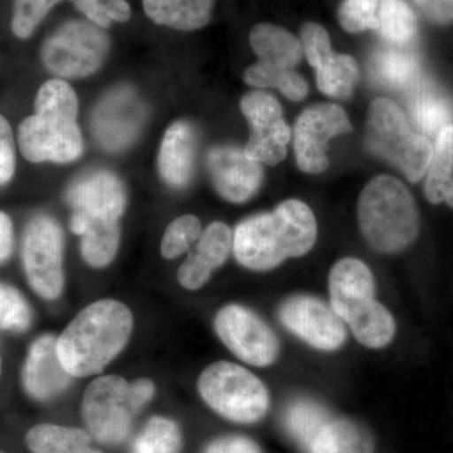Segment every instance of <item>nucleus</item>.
<instances>
[{"label": "nucleus", "mask_w": 453, "mask_h": 453, "mask_svg": "<svg viewBox=\"0 0 453 453\" xmlns=\"http://www.w3.org/2000/svg\"><path fill=\"white\" fill-rule=\"evenodd\" d=\"M316 237L318 223L309 205L288 199L271 213L241 222L234 234V252L249 270L268 271L288 258L306 255Z\"/></svg>", "instance_id": "obj_1"}, {"label": "nucleus", "mask_w": 453, "mask_h": 453, "mask_svg": "<svg viewBox=\"0 0 453 453\" xmlns=\"http://www.w3.org/2000/svg\"><path fill=\"white\" fill-rule=\"evenodd\" d=\"M133 332L130 310L116 300H100L82 310L57 340V353L74 378L96 374L120 354Z\"/></svg>", "instance_id": "obj_2"}, {"label": "nucleus", "mask_w": 453, "mask_h": 453, "mask_svg": "<svg viewBox=\"0 0 453 453\" xmlns=\"http://www.w3.org/2000/svg\"><path fill=\"white\" fill-rule=\"evenodd\" d=\"M35 112L18 129L20 153L31 163L65 164L79 159L83 151L77 125L79 100L64 80L44 82L35 101Z\"/></svg>", "instance_id": "obj_3"}, {"label": "nucleus", "mask_w": 453, "mask_h": 453, "mask_svg": "<svg viewBox=\"0 0 453 453\" xmlns=\"http://www.w3.org/2000/svg\"><path fill=\"white\" fill-rule=\"evenodd\" d=\"M329 291L332 309L360 344L381 349L392 342L395 318L375 299L374 276L365 262L357 258L336 262L329 276Z\"/></svg>", "instance_id": "obj_4"}, {"label": "nucleus", "mask_w": 453, "mask_h": 453, "mask_svg": "<svg viewBox=\"0 0 453 453\" xmlns=\"http://www.w3.org/2000/svg\"><path fill=\"white\" fill-rule=\"evenodd\" d=\"M357 219L366 242L375 251H403L416 241L419 213L407 187L390 175H378L363 189Z\"/></svg>", "instance_id": "obj_5"}, {"label": "nucleus", "mask_w": 453, "mask_h": 453, "mask_svg": "<svg viewBox=\"0 0 453 453\" xmlns=\"http://www.w3.org/2000/svg\"><path fill=\"white\" fill-rule=\"evenodd\" d=\"M366 145L372 153L402 170L412 183L427 174L434 154L427 136L414 133L404 113L388 98H377L369 107Z\"/></svg>", "instance_id": "obj_6"}, {"label": "nucleus", "mask_w": 453, "mask_h": 453, "mask_svg": "<svg viewBox=\"0 0 453 453\" xmlns=\"http://www.w3.org/2000/svg\"><path fill=\"white\" fill-rule=\"evenodd\" d=\"M203 401L232 422H258L266 416L270 395L265 384L241 365L217 362L203 371L198 380Z\"/></svg>", "instance_id": "obj_7"}, {"label": "nucleus", "mask_w": 453, "mask_h": 453, "mask_svg": "<svg viewBox=\"0 0 453 453\" xmlns=\"http://www.w3.org/2000/svg\"><path fill=\"white\" fill-rule=\"evenodd\" d=\"M110 40L101 27L89 20H68L44 42L42 62L62 79L91 76L103 65Z\"/></svg>", "instance_id": "obj_8"}, {"label": "nucleus", "mask_w": 453, "mask_h": 453, "mask_svg": "<svg viewBox=\"0 0 453 453\" xmlns=\"http://www.w3.org/2000/svg\"><path fill=\"white\" fill-rule=\"evenodd\" d=\"M64 232L49 216L35 217L23 237L22 258L33 290L55 300L64 290Z\"/></svg>", "instance_id": "obj_9"}, {"label": "nucleus", "mask_w": 453, "mask_h": 453, "mask_svg": "<svg viewBox=\"0 0 453 453\" xmlns=\"http://www.w3.org/2000/svg\"><path fill=\"white\" fill-rule=\"evenodd\" d=\"M135 416L129 403V384L124 378L106 375L88 384L82 401V417L91 436L115 446L127 437Z\"/></svg>", "instance_id": "obj_10"}, {"label": "nucleus", "mask_w": 453, "mask_h": 453, "mask_svg": "<svg viewBox=\"0 0 453 453\" xmlns=\"http://www.w3.org/2000/svg\"><path fill=\"white\" fill-rule=\"evenodd\" d=\"M214 329L226 348L238 359L255 366L275 363L280 353L279 339L271 327L251 310L228 305L214 319Z\"/></svg>", "instance_id": "obj_11"}, {"label": "nucleus", "mask_w": 453, "mask_h": 453, "mask_svg": "<svg viewBox=\"0 0 453 453\" xmlns=\"http://www.w3.org/2000/svg\"><path fill=\"white\" fill-rule=\"evenodd\" d=\"M351 131L344 110L334 104H320L305 110L294 127L296 162L303 172L319 174L329 166L327 149L334 136Z\"/></svg>", "instance_id": "obj_12"}, {"label": "nucleus", "mask_w": 453, "mask_h": 453, "mask_svg": "<svg viewBox=\"0 0 453 453\" xmlns=\"http://www.w3.org/2000/svg\"><path fill=\"white\" fill-rule=\"evenodd\" d=\"M279 319L288 332L319 350H338L347 342L344 321L314 296L296 295L283 301Z\"/></svg>", "instance_id": "obj_13"}, {"label": "nucleus", "mask_w": 453, "mask_h": 453, "mask_svg": "<svg viewBox=\"0 0 453 453\" xmlns=\"http://www.w3.org/2000/svg\"><path fill=\"white\" fill-rule=\"evenodd\" d=\"M145 109L135 92L119 88L103 98L92 116V130L97 142L110 151L127 148L142 130Z\"/></svg>", "instance_id": "obj_14"}, {"label": "nucleus", "mask_w": 453, "mask_h": 453, "mask_svg": "<svg viewBox=\"0 0 453 453\" xmlns=\"http://www.w3.org/2000/svg\"><path fill=\"white\" fill-rule=\"evenodd\" d=\"M73 219L85 222H119L127 207V190L111 172L97 170L74 181L67 192Z\"/></svg>", "instance_id": "obj_15"}, {"label": "nucleus", "mask_w": 453, "mask_h": 453, "mask_svg": "<svg viewBox=\"0 0 453 453\" xmlns=\"http://www.w3.org/2000/svg\"><path fill=\"white\" fill-rule=\"evenodd\" d=\"M214 188L222 198L244 203L257 193L264 179L261 164L235 146H216L207 157Z\"/></svg>", "instance_id": "obj_16"}, {"label": "nucleus", "mask_w": 453, "mask_h": 453, "mask_svg": "<svg viewBox=\"0 0 453 453\" xmlns=\"http://www.w3.org/2000/svg\"><path fill=\"white\" fill-rule=\"evenodd\" d=\"M232 249L234 235L229 226L222 222L211 223L196 241L195 251L179 267V283L187 290L203 288L213 271L226 264Z\"/></svg>", "instance_id": "obj_17"}, {"label": "nucleus", "mask_w": 453, "mask_h": 453, "mask_svg": "<svg viewBox=\"0 0 453 453\" xmlns=\"http://www.w3.org/2000/svg\"><path fill=\"white\" fill-rule=\"evenodd\" d=\"M22 378L26 392L37 401L55 398L70 387L73 377L61 365L55 336L44 335L33 342Z\"/></svg>", "instance_id": "obj_18"}, {"label": "nucleus", "mask_w": 453, "mask_h": 453, "mask_svg": "<svg viewBox=\"0 0 453 453\" xmlns=\"http://www.w3.org/2000/svg\"><path fill=\"white\" fill-rule=\"evenodd\" d=\"M196 135L192 125L177 121L164 134L157 168L166 184L174 188L186 187L195 169Z\"/></svg>", "instance_id": "obj_19"}, {"label": "nucleus", "mask_w": 453, "mask_h": 453, "mask_svg": "<svg viewBox=\"0 0 453 453\" xmlns=\"http://www.w3.org/2000/svg\"><path fill=\"white\" fill-rule=\"evenodd\" d=\"M149 19L177 31H196L210 23L214 0H142Z\"/></svg>", "instance_id": "obj_20"}, {"label": "nucleus", "mask_w": 453, "mask_h": 453, "mask_svg": "<svg viewBox=\"0 0 453 453\" xmlns=\"http://www.w3.org/2000/svg\"><path fill=\"white\" fill-rule=\"evenodd\" d=\"M250 44L259 61L283 68H294L303 58L301 42L288 29L270 23L253 27Z\"/></svg>", "instance_id": "obj_21"}, {"label": "nucleus", "mask_w": 453, "mask_h": 453, "mask_svg": "<svg viewBox=\"0 0 453 453\" xmlns=\"http://www.w3.org/2000/svg\"><path fill=\"white\" fill-rule=\"evenodd\" d=\"M310 453H374L371 432L353 419H330L316 434Z\"/></svg>", "instance_id": "obj_22"}, {"label": "nucleus", "mask_w": 453, "mask_h": 453, "mask_svg": "<svg viewBox=\"0 0 453 453\" xmlns=\"http://www.w3.org/2000/svg\"><path fill=\"white\" fill-rule=\"evenodd\" d=\"M73 234L81 235L82 257L89 266L103 268L111 264L120 243L119 222H85L71 219Z\"/></svg>", "instance_id": "obj_23"}, {"label": "nucleus", "mask_w": 453, "mask_h": 453, "mask_svg": "<svg viewBox=\"0 0 453 453\" xmlns=\"http://www.w3.org/2000/svg\"><path fill=\"white\" fill-rule=\"evenodd\" d=\"M372 79L383 88H414L419 83V65L412 53L403 50H377L371 59Z\"/></svg>", "instance_id": "obj_24"}, {"label": "nucleus", "mask_w": 453, "mask_h": 453, "mask_svg": "<svg viewBox=\"0 0 453 453\" xmlns=\"http://www.w3.org/2000/svg\"><path fill=\"white\" fill-rule=\"evenodd\" d=\"M411 112L417 127L429 136H438L453 125V104L440 91L418 83L413 89Z\"/></svg>", "instance_id": "obj_25"}, {"label": "nucleus", "mask_w": 453, "mask_h": 453, "mask_svg": "<svg viewBox=\"0 0 453 453\" xmlns=\"http://www.w3.org/2000/svg\"><path fill=\"white\" fill-rule=\"evenodd\" d=\"M291 129L285 120L251 125V135L244 146V153L259 164L276 165L288 155Z\"/></svg>", "instance_id": "obj_26"}, {"label": "nucleus", "mask_w": 453, "mask_h": 453, "mask_svg": "<svg viewBox=\"0 0 453 453\" xmlns=\"http://www.w3.org/2000/svg\"><path fill=\"white\" fill-rule=\"evenodd\" d=\"M32 453H80L91 445L88 432L56 425H38L27 434Z\"/></svg>", "instance_id": "obj_27"}, {"label": "nucleus", "mask_w": 453, "mask_h": 453, "mask_svg": "<svg viewBox=\"0 0 453 453\" xmlns=\"http://www.w3.org/2000/svg\"><path fill=\"white\" fill-rule=\"evenodd\" d=\"M453 180V125L438 134L426 178L425 195L432 204L445 198L447 186Z\"/></svg>", "instance_id": "obj_28"}, {"label": "nucleus", "mask_w": 453, "mask_h": 453, "mask_svg": "<svg viewBox=\"0 0 453 453\" xmlns=\"http://www.w3.org/2000/svg\"><path fill=\"white\" fill-rule=\"evenodd\" d=\"M243 77L247 85L253 88H279L288 100L301 101L308 96V83L291 68L258 61L247 68Z\"/></svg>", "instance_id": "obj_29"}, {"label": "nucleus", "mask_w": 453, "mask_h": 453, "mask_svg": "<svg viewBox=\"0 0 453 453\" xmlns=\"http://www.w3.org/2000/svg\"><path fill=\"white\" fill-rule=\"evenodd\" d=\"M378 29L381 37L395 46L412 43L418 23L412 9L403 0H380Z\"/></svg>", "instance_id": "obj_30"}, {"label": "nucleus", "mask_w": 453, "mask_h": 453, "mask_svg": "<svg viewBox=\"0 0 453 453\" xmlns=\"http://www.w3.org/2000/svg\"><path fill=\"white\" fill-rule=\"evenodd\" d=\"M329 421V414L325 411L323 405L305 401V399L288 405L285 416H283L286 431L306 451H309V447L316 434Z\"/></svg>", "instance_id": "obj_31"}, {"label": "nucleus", "mask_w": 453, "mask_h": 453, "mask_svg": "<svg viewBox=\"0 0 453 453\" xmlns=\"http://www.w3.org/2000/svg\"><path fill=\"white\" fill-rule=\"evenodd\" d=\"M359 79V68L351 56L335 53L323 65L316 70L318 88L326 96L349 98L353 95L354 86Z\"/></svg>", "instance_id": "obj_32"}, {"label": "nucleus", "mask_w": 453, "mask_h": 453, "mask_svg": "<svg viewBox=\"0 0 453 453\" xmlns=\"http://www.w3.org/2000/svg\"><path fill=\"white\" fill-rule=\"evenodd\" d=\"M181 434L177 423L164 417H154L134 443L133 453H179Z\"/></svg>", "instance_id": "obj_33"}, {"label": "nucleus", "mask_w": 453, "mask_h": 453, "mask_svg": "<svg viewBox=\"0 0 453 453\" xmlns=\"http://www.w3.org/2000/svg\"><path fill=\"white\" fill-rule=\"evenodd\" d=\"M201 220L192 214L179 217L166 228L162 240L163 257L173 259L183 255L202 234Z\"/></svg>", "instance_id": "obj_34"}, {"label": "nucleus", "mask_w": 453, "mask_h": 453, "mask_svg": "<svg viewBox=\"0 0 453 453\" xmlns=\"http://www.w3.org/2000/svg\"><path fill=\"white\" fill-rule=\"evenodd\" d=\"M31 323L32 311L25 297L12 286L0 283V329L23 333Z\"/></svg>", "instance_id": "obj_35"}, {"label": "nucleus", "mask_w": 453, "mask_h": 453, "mask_svg": "<svg viewBox=\"0 0 453 453\" xmlns=\"http://www.w3.org/2000/svg\"><path fill=\"white\" fill-rule=\"evenodd\" d=\"M59 2L61 0H14L12 31L20 40L31 37Z\"/></svg>", "instance_id": "obj_36"}, {"label": "nucleus", "mask_w": 453, "mask_h": 453, "mask_svg": "<svg viewBox=\"0 0 453 453\" xmlns=\"http://www.w3.org/2000/svg\"><path fill=\"white\" fill-rule=\"evenodd\" d=\"M73 3L89 22L104 29L109 28L112 22H127L131 17L127 0H73Z\"/></svg>", "instance_id": "obj_37"}, {"label": "nucleus", "mask_w": 453, "mask_h": 453, "mask_svg": "<svg viewBox=\"0 0 453 453\" xmlns=\"http://www.w3.org/2000/svg\"><path fill=\"white\" fill-rule=\"evenodd\" d=\"M380 0H344L339 9V22L349 33L378 29Z\"/></svg>", "instance_id": "obj_38"}, {"label": "nucleus", "mask_w": 453, "mask_h": 453, "mask_svg": "<svg viewBox=\"0 0 453 453\" xmlns=\"http://www.w3.org/2000/svg\"><path fill=\"white\" fill-rule=\"evenodd\" d=\"M300 35L303 55L315 70L323 67L335 55L329 35L323 26L314 22L305 23L301 27Z\"/></svg>", "instance_id": "obj_39"}, {"label": "nucleus", "mask_w": 453, "mask_h": 453, "mask_svg": "<svg viewBox=\"0 0 453 453\" xmlns=\"http://www.w3.org/2000/svg\"><path fill=\"white\" fill-rule=\"evenodd\" d=\"M16 172V142L13 130L4 116L0 115V186H5Z\"/></svg>", "instance_id": "obj_40"}, {"label": "nucleus", "mask_w": 453, "mask_h": 453, "mask_svg": "<svg viewBox=\"0 0 453 453\" xmlns=\"http://www.w3.org/2000/svg\"><path fill=\"white\" fill-rule=\"evenodd\" d=\"M417 5L434 25L446 26L453 22V0H418Z\"/></svg>", "instance_id": "obj_41"}, {"label": "nucleus", "mask_w": 453, "mask_h": 453, "mask_svg": "<svg viewBox=\"0 0 453 453\" xmlns=\"http://www.w3.org/2000/svg\"><path fill=\"white\" fill-rule=\"evenodd\" d=\"M207 453H262L253 441L246 437H223L208 446Z\"/></svg>", "instance_id": "obj_42"}, {"label": "nucleus", "mask_w": 453, "mask_h": 453, "mask_svg": "<svg viewBox=\"0 0 453 453\" xmlns=\"http://www.w3.org/2000/svg\"><path fill=\"white\" fill-rule=\"evenodd\" d=\"M155 387L153 381L139 380L129 386V403L134 413H138L153 399Z\"/></svg>", "instance_id": "obj_43"}, {"label": "nucleus", "mask_w": 453, "mask_h": 453, "mask_svg": "<svg viewBox=\"0 0 453 453\" xmlns=\"http://www.w3.org/2000/svg\"><path fill=\"white\" fill-rule=\"evenodd\" d=\"M13 223L7 214L0 211V264L7 261L13 251Z\"/></svg>", "instance_id": "obj_44"}, {"label": "nucleus", "mask_w": 453, "mask_h": 453, "mask_svg": "<svg viewBox=\"0 0 453 453\" xmlns=\"http://www.w3.org/2000/svg\"><path fill=\"white\" fill-rule=\"evenodd\" d=\"M443 202L447 203L449 207L453 208V180L446 188Z\"/></svg>", "instance_id": "obj_45"}, {"label": "nucleus", "mask_w": 453, "mask_h": 453, "mask_svg": "<svg viewBox=\"0 0 453 453\" xmlns=\"http://www.w3.org/2000/svg\"><path fill=\"white\" fill-rule=\"evenodd\" d=\"M80 453H101L100 451H96V449H91V446L88 447V449H83V451Z\"/></svg>", "instance_id": "obj_46"}, {"label": "nucleus", "mask_w": 453, "mask_h": 453, "mask_svg": "<svg viewBox=\"0 0 453 453\" xmlns=\"http://www.w3.org/2000/svg\"><path fill=\"white\" fill-rule=\"evenodd\" d=\"M0 374H2V359H0Z\"/></svg>", "instance_id": "obj_47"}, {"label": "nucleus", "mask_w": 453, "mask_h": 453, "mask_svg": "<svg viewBox=\"0 0 453 453\" xmlns=\"http://www.w3.org/2000/svg\"><path fill=\"white\" fill-rule=\"evenodd\" d=\"M413 2L416 3V4H417V2H418V0H413Z\"/></svg>", "instance_id": "obj_48"}, {"label": "nucleus", "mask_w": 453, "mask_h": 453, "mask_svg": "<svg viewBox=\"0 0 453 453\" xmlns=\"http://www.w3.org/2000/svg\"><path fill=\"white\" fill-rule=\"evenodd\" d=\"M0 453H5V452L0 451Z\"/></svg>", "instance_id": "obj_49"}]
</instances>
